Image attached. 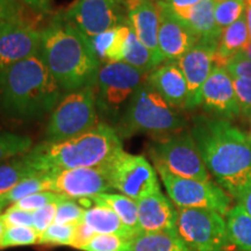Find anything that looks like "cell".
<instances>
[{
    "label": "cell",
    "mask_w": 251,
    "mask_h": 251,
    "mask_svg": "<svg viewBox=\"0 0 251 251\" xmlns=\"http://www.w3.org/2000/svg\"><path fill=\"white\" fill-rule=\"evenodd\" d=\"M190 131L207 170L236 200L251 183L250 137L220 118L197 117Z\"/></svg>",
    "instance_id": "cell-1"
},
{
    "label": "cell",
    "mask_w": 251,
    "mask_h": 251,
    "mask_svg": "<svg viewBox=\"0 0 251 251\" xmlns=\"http://www.w3.org/2000/svg\"><path fill=\"white\" fill-rule=\"evenodd\" d=\"M39 55L62 91L96 85L101 62L89 37L63 17L42 29Z\"/></svg>",
    "instance_id": "cell-2"
},
{
    "label": "cell",
    "mask_w": 251,
    "mask_h": 251,
    "mask_svg": "<svg viewBox=\"0 0 251 251\" xmlns=\"http://www.w3.org/2000/svg\"><path fill=\"white\" fill-rule=\"evenodd\" d=\"M62 90L40 55L0 70V109L18 120H36L54 111Z\"/></svg>",
    "instance_id": "cell-3"
},
{
    "label": "cell",
    "mask_w": 251,
    "mask_h": 251,
    "mask_svg": "<svg viewBox=\"0 0 251 251\" xmlns=\"http://www.w3.org/2000/svg\"><path fill=\"white\" fill-rule=\"evenodd\" d=\"M122 147L121 137L107 124L96 127L72 139L59 142H45L34 146L28 158L40 172L92 168L103 165L117 155Z\"/></svg>",
    "instance_id": "cell-4"
},
{
    "label": "cell",
    "mask_w": 251,
    "mask_h": 251,
    "mask_svg": "<svg viewBox=\"0 0 251 251\" xmlns=\"http://www.w3.org/2000/svg\"><path fill=\"white\" fill-rule=\"evenodd\" d=\"M186 125L183 115L146 81L131 97L115 130L121 139L139 133L166 136L184 130Z\"/></svg>",
    "instance_id": "cell-5"
},
{
    "label": "cell",
    "mask_w": 251,
    "mask_h": 251,
    "mask_svg": "<svg viewBox=\"0 0 251 251\" xmlns=\"http://www.w3.org/2000/svg\"><path fill=\"white\" fill-rule=\"evenodd\" d=\"M96 87L71 91L61 98L50 115L46 137L48 142H59L76 137L98 125Z\"/></svg>",
    "instance_id": "cell-6"
},
{
    "label": "cell",
    "mask_w": 251,
    "mask_h": 251,
    "mask_svg": "<svg viewBox=\"0 0 251 251\" xmlns=\"http://www.w3.org/2000/svg\"><path fill=\"white\" fill-rule=\"evenodd\" d=\"M148 74L125 62H106L100 65L96 81L97 107L103 117L118 120L136 90L147 81Z\"/></svg>",
    "instance_id": "cell-7"
},
{
    "label": "cell",
    "mask_w": 251,
    "mask_h": 251,
    "mask_svg": "<svg viewBox=\"0 0 251 251\" xmlns=\"http://www.w3.org/2000/svg\"><path fill=\"white\" fill-rule=\"evenodd\" d=\"M149 153L155 166H162L172 175L213 181L191 131L181 130L162 136L150 144Z\"/></svg>",
    "instance_id": "cell-8"
},
{
    "label": "cell",
    "mask_w": 251,
    "mask_h": 251,
    "mask_svg": "<svg viewBox=\"0 0 251 251\" xmlns=\"http://www.w3.org/2000/svg\"><path fill=\"white\" fill-rule=\"evenodd\" d=\"M176 231L192 251H233L226 216L214 211L177 208Z\"/></svg>",
    "instance_id": "cell-9"
},
{
    "label": "cell",
    "mask_w": 251,
    "mask_h": 251,
    "mask_svg": "<svg viewBox=\"0 0 251 251\" xmlns=\"http://www.w3.org/2000/svg\"><path fill=\"white\" fill-rule=\"evenodd\" d=\"M155 168L164 184L169 199L177 208L208 209L226 216L233 207L231 197L214 181L181 178L162 166Z\"/></svg>",
    "instance_id": "cell-10"
},
{
    "label": "cell",
    "mask_w": 251,
    "mask_h": 251,
    "mask_svg": "<svg viewBox=\"0 0 251 251\" xmlns=\"http://www.w3.org/2000/svg\"><path fill=\"white\" fill-rule=\"evenodd\" d=\"M106 166L113 190L135 201L161 191L155 169L146 157L131 155L122 149Z\"/></svg>",
    "instance_id": "cell-11"
},
{
    "label": "cell",
    "mask_w": 251,
    "mask_h": 251,
    "mask_svg": "<svg viewBox=\"0 0 251 251\" xmlns=\"http://www.w3.org/2000/svg\"><path fill=\"white\" fill-rule=\"evenodd\" d=\"M128 11V0H76L63 18L91 39L129 24Z\"/></svg>",
    "instance_id": "cell-12"
},
{
    "label": "cell",
    "mask_w": 251,
    "mask_h": 251,
    "mask_svg": "<svg viewBox=\"0 0 251 251\" xmlns=\"http://www.w3.org/2000/svg\"><path fill=\"white\" fill-rule=\"evenodd\" d=\"M42 29L25 17L0 19V70L40 54Z\"/></svg>",
    "instance_id": "cell-13"
},
{
    "label": "cell",
    "mask_w": 251,
    "mask_h": 251,
    "mask_svg": "<svg viewBox=\"0 0 251 251\" xmlns=\"http://www.w3.org/2000/svg\"><path fill=\"white\" fill-rule=\"evenodd\" d=\"M51 192L70 199L92 198L113 190L106 163L92 168H76L48 172Z\"/></svg>",
    "instance_id": "cell-14"
},
{
    "label": "cell",
    "mask_w": 251,
    "mask_h": 251,
    "mask_svg": "<svg viewBox=\"0 0 251 251\" xmlns=\"http://www.w3.org/2000/svg\"><path fill=\"white\" fill-rule=\"evenodd\" d=\"M218 43L199 41L177 61L187 83L186 109H194L201 102V89L215 67Z\"/></svg>",
    "instance_id": "cell-15"
},
{
    "label": "cell",
    "mask_w": 251,
    "mask_h": 251,
    "mask_svg": "<svg viewBox=\"0 0 251 251\" xmlns=\"http://www.w3.org/2000/svg\"><path fill=\"white\" fill-rule=\"evenodd\" d=\"M206 112L220 119L230 120L241 114L233 77L225 67L215 65L201 89V102Z\"/></svg>",
    "instance_id": "cell-16"
},
{
    "label": "cell",
    "mask_w": 251,
    "mask_h": 251,
    "mask_svg": "<svg viewBox=\"0 0 251 251\" xmlns=\"http://www.w3.org/2000/svg\"><path fill=\"white\" fill-rule=\"evenodd\" d=\"M161 23L158 48L164 62H177L199 42L191 28L176 15L168 4L158 0Z\"/></svg>",
    "instance_id": "cell-17"
},
{
    "label": "cell",
    "mask_w": 251,
    "mask_h": 251,
    "mask_svg": "<svg viewBox=\"0 0 251 251\" xmlns=\"http://www.w3.org/2000/svg\"><path fill=\"white\" fill-rule=\"evenodd\" d=\"M128 23L141 42L150 50L156 65L164 63L158 48L161 23L158 0H128Z\"/></svg>",
    "instance_id": "cell-18"
},
{
    "label": "cell",
    "mask_w": 251,
    "mask_h": 251,
    "mask_svg": "<svg viewBox=\"0 0 251 251\" xmlns=\"http://www.w3.org/2000/svg\"><path fill=\"white\" fill-rule=\"evenodd\" d=\"M147 83L174 108L186 109L187 83L177 62H164L149 72Z\"/></svg>",
    "instance_id": "cell-19"
},
{
    "label": "cell",
    "mask_w": 251,
    "mask_h": 251,
    "mask_svg": "<svg viewBox=\"0 0 251 251\" xmlns=\"http://www.w3.org/2000/svg\"><path fill=\"white\" fill-rule=\"evenodd\" d=\"M141 231L176 230L177 208L162 191L150 194L137 201Z\"/></svg>",
    "instance_id": "cell-20"
},
{
    "label": "cell",
    "mask_w": 251,
    "mask_h": 251,
    "mask_svg": "<svg viewBox=\"0 0 251 251\" xmlns=\"http://www.w3.org/2000/svg\"><path fill=\"white\" fill-rule=\"evenodd\" d=\"M215 0H201L191 9L184 23L199 41L219 43L222 30L215 20Z\"/></svg>",
    "instance_id": "cell-21"
},
{
    "label": "cell",
    "mask_w": 251,
    "mask_h": 251,
    "mask_svg": "<svg viewBox=\"0 0 251 251\" xmlns=\"http://www.w3.org/2000/svg\"><path fill=\"white\" fill-rule=\"evenodd\" d=\"M130 30V25L127 24L91 37V45H92L94 52L98 56L100 62L124 61L126 45H127Z\"/></svg>",
    "instance_id": "cell-22"
},
{
    "label": "cell",
    "mask_w": 251,
    "mask_h": 251,
    "mask_svg": "<svg viewBox=\"0 0 251 251\" xmlns=\"http://www.w3.org/2000/svg\"><path fill=\"white\" fill-rule=\"evenodd\" d=\"M249 43V30L246 14H243L237 21L222 30L215 52V65L224 67L229 59L246 49Z\"/></svg>",
    "instance_id": "cell-23"
},
{
    "label": "cell",
    "mask_w": 251,
    "mask_h": 251,
    "mask_svg": "<svg viewBox=\"0 0 251 251\" xmlns=\"http://www.w3.org/2000/svg\"><path fill=\"white\" fill-rule=\"evenodd\" d=\"M129 251H192L176 230L140 231L131 238Z\"/></svg>",
    "instance_id": "cell-24"
},
{
    "label": "cell",
    "mask_w": 251,
    "mask_h": 251,
    "mask_svg": "<svg viewBox=\"0 0 251 251\" xmlns=\"http://www.w3.org/2000/svg\"><path fill=\"white\" fill-rule=\"evenodd\" d=\"M83 222L90 226L97 234L118 235L127 240H131L136 235L127 226H125L121 219L112 209L103 206L93 205L87 208Z\"/></svg>",
    "instance_id": "cell-25"
},
{
    "label": "cell",
    "mask_w": 251,
    "mask_h": 251,
    "mask_svg": "<svg viewBox=\"0 0 251 251\" xmlns=\"http://www.w3.org/2000/svg\"><path fill=\"white\" fill-rule=\"evenodd\" d=\"M92 205L103 206L112 209L117 214L125 226H127L135 234L141 231L139 224V206L137 201L124 194L101 193L98 196L90 198Z\"/></svg>",
    "instance_id": "cell-26"
},
{
    "label": "cell",
    "mask_w": 251,
    "mask_h": 251,
    "mask_svg": "<svg viewBox=\"0 0 251 251\" xmlns=\"http://www.w3.org/2000/svg\"><path fill=\"white\" fill-rule=\"evenodd\" d=\"M40 174L45 172L37 170L28 158L27 153L0 162V197L5 196L27 178Z\"/></svg>",
    "instance_id": "cell-27"
},
{
    "label": "cell",
    "mask_w": 251,
    "mask_h": 251,
    "mask_svg": "<svg viewBox=\"0 0 251 251\" xmlns=\"http://www.w3.org/2000/svg\"><path fill=\"white\" fill-rule=\"evenodd\" d=\"M231 242L241 251H251V216L238 203L226 215Z\"/></svg>",
    "instance_id": "cell-28"
},
{
    "label": "cell",
    "mask_w": 251,
    "mask_h": 251,
    "mask_svg": "<svg viewBox=\"0 0 251 251\" xmlns=\"http://www.w3.org/2000/svg\"><path fill=\"white\" fill-rule=\"evenodd\" d=\"M122 62L127 63V64L144 72V74H149L153 69L157 68L155 59H153V56L150 52V50L137 39L133 29L130 30L129 36H128L124 61Z\"/></svg>",
    "instance_id": "cell-29"
},
{
    "label": "cell",
    "mask_w": 251,
    "mask_h": 251,
    "mask_svg": "<svg viewBox=\"0 0 251 251\" xmlns=\"http://www.w3.org/2000/svg\"><path fill=\"white\" fill-rule=\"evenodd\" d=\"M46 191H51V181H50L48 172L46 174H40L33 177L27 178L20 184H18L14 188H12L5 196L0 197L4 205H13L19 200L24 199L31 194L46 192Z\"/></svg>",
    "instance_id": "cell-30"
},
{
    "label": "cell",
    "mask_w": 251,
    "mask_h": 251,
    "mask_svg": "<svg viewBox=\"0 0 251 251\" xmlns=\"http://www.w3.org/2000/svg\"><path fill=\"white\" fill-rule=\"evenodd\" d=\"M33 141L26 135L0 131V162L25 155L33 148Z\"/></svg>",
    "instance_id": "cell-31"
},
{
    "label": "cell",
    "mask_w": 251,
    "mask_h": 251,
    "mask_svg": "<svg viewBox=\"0 0 251 251\" xmlns=\"http://www.w3.org/2000/svg\"><path fill=\"white\" fill-rule=\"evenodd\" d=\"M246 12V0H221L215 6V20L224 30L237 21Z\"/></svg>",
    "instance_id": "cell-32"
},
{
    "label": "cell",
    "mask_w": 251,
    "mask_h": 251,
    "mask_svg": "<svg viewBox=\"0 0 251 251\" xmlns=\"http://www.w3.org/2000/svg\"><path fill=\"white\" fill-rule=\"evenodd\" d=\"M40 234L34 227H7L2 237L1 249L39 244Z\"/></svg>",
    "instance_id": "cell-33"
},
{
    "label": "cell",
    "mask_w": 251,
    "mask_h": 251,
    "mask_svg": "<svg viewBox=\"0 0 251 251\" xmlns=\"http://www.w3.org/2000/svg\"><path fill=\"white\" fill-rule=\"evenodd\" d=\"M75 228L72 225L52 224L40 234L39 244L41 246H69L71 247L74 240Z\"/></svg>",
    "instance_id": "cell-34"
},
{
    "label": "cell",
    "mask_w": 251,
    "mask_h": 251,
    "mask_svg": "<svg viewBox=\"0 0 251 251\" xmlns=\"http://www.w3.org/2000/svg\"><path fill=\"white\" fill-rule=\"evenodd\" d=\"M85 211L86 208H84L77 199L64 198L57 205L54 224L76 226L83 221Z\"/></svg>",
    "instance_id": "cell-35"
},
{
    "label": "cell",
    "mask_w": 251,
    "mask_h": 251,
    "mask_svg": "<svg viewBox=\"0 0 251 251\" xmlns=\"http://www.w3.org/2000/svg\"><path fill=\"white\" fill-rule=\"evenodd\" d=\"M129 242L118 235L97 234L80 251H129Z\"/></svg>",
    "instance_id": "cell-36"
},
{
    "label": "cell",
    "mask_w": 251,
    "mask_h": 251,
    "mask_svg": "<svg viewBox=\"0 0 251 251\" xmlns=\"http://www.w3.org/2000/svg\"><path fill=\"white\" fill-rule=\"evenodd\" d=\"M64 198L67 197L56 192H51V191H46V192H40L28 196L26 198H24V199L19 200L18 202H15L11 206H13L15 208L19 209H24V211L27 212H35L37 209L49 205V203L61 201Z\"/></svg>",
    "instance_id": "cell-37"
},
{
    "label": "cell",
    "mask_w": 251,
    "mask_h": 251,
    "mask_svg": "<svg viewBox=\"0 0 251 251\" xmlns=\"http://www.w3.org/2000/svg\"><path fill=\"white\" fill-rule=\"evenodd\" d=\"M233 81L241 114L249 118L251 115V79L233 77Z\"/></svg>",
    "instance_id": "cell-38"
},
{
    "label": "cell",
    "mask_w": 251,
    "mask_h": 251,
    "mask_svg": "<svg viewBox=\"0 0 251 251\" xmlns=\"http://www.w3.org/2000/svg\"><path fill=\"white\" fill-rule=\"evenodd\" d=\"M0 218L5 222L6 227H34L33 212L15 208L13 206H9L0 214Z\"/></svg>",
    "instance_id": "cell-39"
},
{
    "label": "cell",
    "mask_w": 251,
    "mask_h": 251,
    "mask_svg": "<svg viewBox=\"0 0 251 251\" xmlns=\"http://www.w3.org/2000/svg\"><path fill=\"white\" fill-rule=\"evenodd\" d=\"M58 202L49 203V205L33 212L34 228L39 234H42L47 228H49L55 222Z\"/></svg>",
    "instance_id": "cell-40"
},
{
    "label": "cell",
    "mask_w": 251,
    "mask_h": 251,
    "mask_svg": "<svg viewBox=\"0 0 251 251\" xmlns=\"http://www.w3.org/2000/svg\"><path fill=\"white\" fill-rule=\"evenodd\" d=\"M231 77L251 79V59L237 54L224 65Z\"/></svg>",
    "instance_id": "cell-41"
},
{
    "label": "cell",
    "mask_w": 251,
    "mask_h": 251,
    "mask_svg": "<svg viewBox=\"0 0 251 251\" xmlns=\"http://www.w3.org/2000/svg\"><path fill=\"white\" fill-rule=\"evenodd\" d=\"M96 235L97 233L90 227V226H87L85 222L83 221L79 222V224L76 225V228H75L74 240H72L71 248L80 250L81 248L85 247Z\"/></svg>",
    "instance_id": "cell-42"
},
{
    "label": "cell",
    "mask_w": 251,
    "mask_h": 251,
    "mask_svg": "<svg viewBox=\"0 0 251 251\" xmlns=\"http://www.w3.org/2000/svg\"><path fill=\"white\" fill-rule=\"evenodd\" d=\"M162 1L168 4L169 7L171 8V11L174 12L180 20L185 21V19L187 18L191 9H192L198 2L201 1V0H162Z\"/></svg>",
    "instance_id": "cell-43"
},
{
    "label": "cell",
    "mask_w": 251,
    "mask_h": 251,
    "mask_svg": "<svg viewBox=\"0 0 251 251\" xmlns=\"http://www.w3.org/2000/svg\"><path fill=\"white\" fill-rule=\"evenodd\" d=\"M24 7L18 0H0V14L5 19L24 17Z\"/></svg>",
    "instance_id": "cell-44"
},
{
    "label": "cell",
    "mask_w": 251,
    "mask_h": 251,
    "mask_svg": "<svg viewBox=\"0 0 251 251\" xmlns=\"http://www.w3.org/2000/svg\"><path fill=\"white\" fill-rule=\"evenodd\" d=\"M25 7L29 8L34 13L46 14L50 12V2L51 0H18Z\"/></svg>",
    "instance_id": "cell-45"
},
{
    "label": "cell",
    "mask_w": 251,
    "mask_h": 251,
    "mask_svg": "<svg viewBox=\"0 0 251 251\" xmlns=\"http://www.w3.org/2000/svg\"><path fill=\"white\" fill-rule=\"evenodd\" d=\"M237 203L242 206L248 214L251 216V183L248 185V187L240 194V197L236 199Z\"/></svg>",
    "instance_id": "cell-46"
},
{
    "label": "cell",
    "mask_w": 251,
    "mask_h": 251,
    "mask_svg": "<svg viewBox=\"0 0 251 251\" xmlns=\"http://www.w3.org/2000/svg\"><path fill=\"white\" fill-rule=\"evenodd\" d=\"M246 20H247V26L248 30H249V36H250V43H251V0H246Z\"/></svg>",
    "instance_id": "cell-47"
},
{
    "label": "cell",
    "mask_w": 251,
    "mask_h": 251,
    "mask_svg": "<svg viewBox=\"0 0 251 251\" xmlns=\"http://www.w3.org/2000/svg\"><path fill=\"white\" fill-rule=\"evenodd\" d=\"M6 225L5 222L2 221V219L0 218V249H1V242H2V237H4V234H5V230H6Z\"/></svg>",
    "instance_id": "cell-48"
},
{
    "label": "cell",
    "mask_w": 251,
    "mask_h": 251,
    "mask_svg": "<svg viewBox=\"0 0 251 251\" xmlns=\"http://www.w3.org/2000/svg\"><path fill=\"white\" fill-rule=\"evenodd\" d=\"M238 54L242 55L243 57H246L248 59H251V43H249L247 48L244 49V50H242V51H241V52H238Z\"/></svg>",
    "instance_id": "cell-49"
},
{
    "label": "cell",
    "mask_w": 251,
    "mask_h": 251,
    "mask_svg": "<svg viewBox=\"0 0 251 251\" xmlns=\"http://www.w3.org/2000/svg\"><path fill=\"white\" fill-rule=\"evenodd\" d=\"M4 207H5L4 202H2V201H1V199H0V213L2 212V209H4Z\"/></svg>",
    "instance_id": "cell-50"
},
{
    "label": "cell",
    "mask_w": 251,
    "mask_h": 251,
    "mask_svg": "<svg viewBox=\"0 0 251 251\" xmlns=\"http://www.w3.org/2000/svg\"><path fill=\"white\" fill-rule=\"evenodd\" d=\"M0 19H5V18H4V17H2V15H1V14H0Z\"/></svg>",
    "instance_id": "cell-51"
},
{
    "label": "cell",
    "mask_w": 251,
    "mask_h": 251,
    "mask_svg": "<svg viewBox=\"0 0 251 251\" xmlns=\"http://www.w3.org/2000/svg\"><path fill=\"white\" fill-rule=\"evenodd\" d=\"M249 121H250V125H251V115L249 117Z\"/></svg>",
    "instance_id": "cell-52"
},
{
    "label": "cell",
    "mask_w": 251,
    "mask_h": 251,
    "mask_svg": "<svg viewBox=\"0 0 251 251\" xmlns=\"http://www.w3.org/2000/svg\"><path fill=\"white\" fill-rule=\"evenodd\" d=\"M215 1H216V4H218V2H219V1H221V0H215Z\"/></svg>",
    "instance_id": "cell-53"
},
{
    "label": "cell",
    "mask_w": 251,
    "mask_h": 251,
    "mask_svg": "<svg viewBox=\"0 0 251 251\" xmlns=\"http://www.w3.org/2000/svg\"><path fill=\"white\" fill-rule=\"evenodd\" d=\"M249 137H250V140H251V131H250V135H249Z\"/></svg>",
    "instance_id": "cell-54"
}]
</instances>
